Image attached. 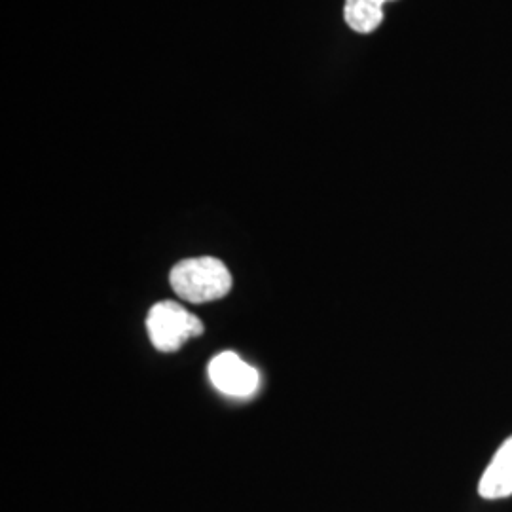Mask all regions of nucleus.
Here are the masks:
<instances>
[{
  "label": "nucleus",
  "instance_id": "nucleus-1",
  "mask_svg": "<svg viewBox=\"0 0 512 512\" xmlns=\"http://www.w3.org/2000/svg\"><path fill=\"white\" fill-rule=\"evenodd\" d=\"M171 287L186 302L205 304L230 293L232 275L213 256L186 258L171 270Z\"/></svg>",
  "mask_w": 512,
  "mask_h": 512
},
{
  "label": "nucleus",
  "instance_id": "nucleus-2",
  "mask_svg": "<svg viewBox=\"0 0 512 512\" xmlns=\"http://www.w3.org/2000/svg\"><path fill=\"white\" fill-rule=\"evenodd\" d=\"M152 346L162 353L179 351L186 340L202 336V321L181 304L165 300L152 306L147 319Z\"/></svg>",
  "mask_w": 512,
  "mask_h": 512
},
{
  "label": "nucleus",
  "instance_id": "nucleus-3",
  "mask_svg": "<svg viewBox=\"0 0 512 512\" xmlns=\"http://www.w3.org/2000/svg\"><path fill=\"white\" fill-rule=\"evenodd\" d=\"M209 378L217 389L232 397L253 395L258 385V372L234 351H224L209 363Z\"/></svg>",
  "mask_w": 512,
  "mask_h": 512
},
{
  "label": "nucleus",
  "instance_id": "nucleus-4",
  "mask_svg": "<svg viewBox=\"0 0 512 512\" xmlns=\"http://www.w3.org/2000/svg\"><path fill=\"white\" fill-rule=\"evenodd\" d=\"M478 494L484 499H503L512 495V437L495 452L490 467L480 478Z\"/></svg>",
  "mask_w": 512,
  "mask_h": 512
},
{
  "label": "nucleus",
  "instance_id": "nucleus-5",
  "mask_svg": "<svg viewBox=\"0 0 512 512\" xmlns=\"http://www.w3.org/2000/svg\"><path fill=\"white\" fill-rule=\"evenodd\" d=\"M395 0H346L344 19L357 35H372L385 18V4Z\"/></svg>",
  "mask_w": 512,
  "mask_h": 512
}]
</instances>
